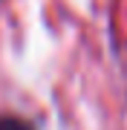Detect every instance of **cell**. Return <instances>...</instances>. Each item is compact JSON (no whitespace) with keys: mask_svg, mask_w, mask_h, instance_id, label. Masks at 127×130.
<instances>
[{"mask_svg":"<svg viewBox=\"0 0 127 130\" xmlns=\"http://www.w3.org/2000/svg\"><path fill=\"white\" fill-rule=\"evenodd\" d=\"M0 130H35V127L17 116H0Z\"/></svg>","mask_w":127,"mask_h":130,"instance_id":"6da1fadb","label":"cell"}]
</instances>
